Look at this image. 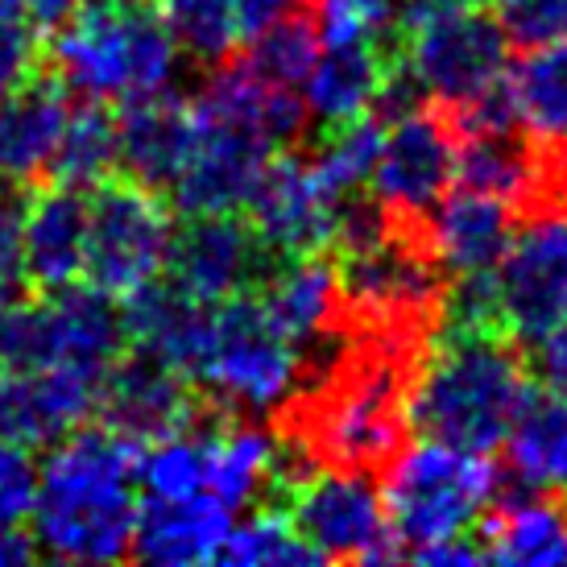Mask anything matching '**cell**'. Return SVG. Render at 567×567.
<instances>
[{"label": "cell", "instance_id": "f6af8a7d", "mask_svg": "<svg viewBox=\"0 0 567 567\" xmlns=\"http://www.w3.org/2000/svg\"><path fill=\"white\" fill-rule=\"evenodd\" d=\"M38 559V543L25 526H0V567H25Z\"/></svg>", "mask_w": 567, "mask_h": 567}, {"label": "cell", "instance_id": "d6a6232c", "mask_svg": "<svg viewBox=\"0 0 567 567\" xmlns=\"http://www.w3.org/2000/svg\"><path fill=\"white\" fill-rule=\"evenodd\" d=\"M216 564L228 567H316L323 564V555L316 547H307L299 530L290 526L286 514L261 509L249 518H233L228 535L220 543Z\"/></svg>", "mask_w": 567, "mask_h": 567}, {"label": "cell", "instance_id": "7c38bea8", "mask_svg": "<svg viewBox=\"0 0 567 567\" xmlns=\"http://www.w3.org/2000/svg\"><path fill=\"white\" fill-rule=\"evenodd\" d=\"M497 328L514 344H530L567 311V216L538 212L509 233L488 269Z\"/></svg>", "mask_w": 567, "mask_h": 567}, {"label": "cell", "instance_id": "bcb514c9", "mask_svg": "<svg viewBox=\"0 0 567 567\" xmlns=\"http://www.w3.org/2000/svg\"><path fill=\"white\" fill-rule=\"evenodd\" d=\"M75 4L80 0H21V13H25L33 30H54L59 21L75 13Z\"/></svg>", "mask_w": 567, "mask_h": 567}, {"label": "cell", "instance_id": "f546056e", "mask_svg": "<svg viewBox=\"0 0 567 567\" xmlns=\"http://www.w3.org/2000/svg\"><path fill=\"white\" fill-rule=\"evenodd\" d=\"M456 183L518 207L538 190L543 171H538V154L514 137V128L473 133V137H456Z\"/></svg>", "mask_w": 567, "mask_h": 567}, {"label": "cell", "instance_id": "d590c367", "mask_svg": "<svg viewBox=\"0 0 567 567\" xmlns=\"http://www.w3.org/2000/svg\"><path fill=\"white\" fill-rule=\"evenodd\" d=\"M158 9L195 63H224L240 42L237 0H158Z\"/></svg>", "mask_w": 567, "mask_h": 567}, {"label": "cell", "instance_id": "cb8c5ba5", "mask_svg": "<svg viewBox=\"0 0 567 567\" xmlns=\"http://www.w3.org/2000/svg\"><path fill=\"white\" fill-rule=\"evenodd\" d=\"M394 63L398 47H319L299 87L307 116L331 128L373 112Z\"/></svg>", "mask_w": 567, "mask_h": 567}, {"label": "cell", "instance_id": "e575fe53", "mask_svg": "<svg viewBox=\"0 0 567 567\" xmlns=\"http://www.w3.org/2000/svg\"><path fill=\"white\" fill-rule=\"evenodd\" d=\"M137 488L142 497H195L204 488V431H166L137 443Z\"/></svg>", "mask_w": 567, "mask_h": 567}, {"label": "cell", "instance_id": "30bf717a", "mask_svg": "<svg viewBox=\"0 0 567 567\" xmlns=\"http://www.w3.org/2000/svg\"><path fill=\"white\" fill-rule=\"evenodd\" d=\"M286 518L299 530L307 547L328 559L348 564H394L402 559L385 502L373 476L361 468H331L319 464L316 473L286 485Z\"/></svg>", "mask_w": 567, "mask_h": 567}, {"label": "cell", "instance_id": "52a82bcc", "mask_svg": "<svg viewBox=\"0 0 567 567\" xmlns=\"http://www.w3.org/2000/svg\"><path fill=\"white\" fill-rule=\"evenodd\" d=\"M406 38H398V63L414 92L435 100L443 112L473 104L502 87L509 71V38L493 9L481 0H447L423 13L402 17Z\"/></svg>", "mask_w": 567, "mask_h": 567}, {"label": "cell", "instance_id": "603a6c76", "mask_svg": "<svg viewBox=\"0 0 567 567\" xmlns=\"http://www.w3.org/2000/svg\"><path fill=\"white\" fill-rule=\"evenodd\" d=\"M187 150V100L171 87L121 104L116 116V171L150 190L171 187Z\"/></svg>", "mask_w": 567, "mask_h": 567}, {"label": "cell", "instance_id": "1f68e13d", "mask_svg": "<svg viewBox=\"0 0 567 567\" xmlns=\"http://www.w3.org/2000/svg\"><path fill=\"white\" fill-rule=\"evenodd\" d=\"M381 137H385V116H378V112H364L357 121L331 125V133L311 154L319 183L336 199H352L361 187H369V174H373L381 154Z\"/></svg>", "mask_w": 567, "mask_h": 567}, {"label": "cell", "instance_id": "ba28073f", "mask_svg": "<svg viewBox=\"0 0 567 567\" xmlns=\"http://www.w3.org/2000/svg\"><path fill=\"white\" fill-rule=\"evenodd\" d=\"M125 352L121 302L92 282L42 290V299L0 302V369L80 364L109 369Z\"/></svg>", "mask_w": 567, "mask_h": 567}, {"label": "cell", "instance_id": "d4e9b609", "mask_svg": "<svg viewBox=\"0 0 567 567\" xmlns=\"http://www.w3.org/2000/svg\"><path fill=\"white\" fill-rule=\"evenodd\" d=\"M286 473L282 443L261 423H216L204 431V488L233 514L252 505Z\"/></svg>", "mask_w": 567, "mask_h": 567}, {"label": "cell", "instance_id": "8d00e7d4", "mask_svg": "<svg viewBox=\"0 0 567 567\" xmlns=\"http://www.w3.org/2000/svg\"><path fill=\"white\" fill-rule=\"evenodd\" d=\"M319 47H398V0H316Z\"/></svg>", "mask_w": 567, "mask_h": 567}, {"label": "cell", "instance_id": "5bb4252c", "mask_svg": "<svg viewBox=\"0 0 567 567\" xmlns=\"http://www.w3.org/2000/svg\"><path fill=\"white\" fill-rule=\"evenodd\" d=\"M344 204L348 199H336L319 183L311 158L278 150L266 162L257 187L249 190L245 212H249V224L261 237V245L282 261V257H307V252L331 249L340 237Z\"/></svg>", "mask_w": 567, "mask_h": 567}, {"label": "cell", "instance_id": "7402d4cb", "mask_svg": "<svg viewBox=\"0 0 567 567\" xmlns=\"http://www.w3.org/2000/svg\"><path fill=\"white\" fill-rule=\"evenodd\" d=\"M121 323H125V344L145 357H158L190 381L212 331V302L190 299L178 286L158 278L121 299Z\"/></svg>", "mask_w": 567, "mask_h": 567}, {"label": "cell", "instance_id": "ab89813d", "mask_svg": "<svg viewBox=\"0 0 567 567\" xmlns=\"http://www.w3.org/2000/svg\"><path fill=\"white\" fill-rule=\"evenodd\" d=\"M33 25L17 13H0V95L13 92L38 63V38Z\"/></svg>", "mask_w": 567, "mask_h": 567}, {"label": "cell", "instance_id": "e0dca14e", "mask_svg": "<svg viewBox=\"0 0 567 567\" xmlns=\"http://www.w3.org/2000/svg\"><path fill=\"white\" fill-rule=\"evenodd\" d=\"M95 410L104 414V426L145 443L166 435V431L190 426V419H195V394H190V381L178 369L133 348L128 357L121 352L109 364Z\"/></svg>", "mask_w": 567, "mask_h": 567}, {"label": "cell", "instance_id": "83f0119b", "mask_svg": "<svg viewBox=\"0 0 567 567\" xmlns=\"http://www.w3.org/2000/svg\"><path fill=\"white\" fill-rule=\"evenodd\" d=\"M505 476L514 488L530 493H567V398L564 394H530L518 419L502 440Z\"/></svg>", "mask_w": 567, "mask_h": 567}, {"label": "cell", "instance_id": "9a60e30c", "mask_svg": "<svg viewBox=\"0 0 567 567\" xmlns=\"http://www.w3.org/2000/svg\"><path fill=\"white\" fill-rule=\"evenodd\" d=\"M274 261L278 257L261 245L249 220H237V212H216L187 216L183 228H174L162 274L190 299L224 302L240 290H257Z\"/></svg>", "mask_w": 567, "mask_h": 567}, {"label": "cell", "instance_id": "484cf974", "mask_svg": "<svg viewBox=\"0 0 567 567\" xmlns=\"http://www.w3.org/2000/svg\"><path fill=\"white\" fill-rule=\"evenodd\" d=\"M257 295L266 302L274 323L295 340L299 348L319 344L331 336L336 319H340V274L323 252H307V257H282V266L274 261L266 282L257 286Z\"/></svg>", "mask_w": 567, "mask_h": 567}, {"label": "cell", "instance_id": "44dd1931", "mask_svg": "<svg viewBox=\"0 0 567 567\" xmlns=\"http://www.w3.org/2000/svg\"><path fill=\"white\" fill-rule=\"evenodd\" d=\"M514 233V204L493 199L473 187H447L443 199L426 212V252L447 274L493 269Z\"/></svg>", "mask_w": 567, "mask_h": 567}, {"label": "cell", "instance_id": "74e56055", "mask_svg": "<svg viewBox=\"0 0 567 567\" xmlns=\"http://www.w3.org/2000/svg\"><path fill=\"white\" fill-rule=\"evenodd\" d=\"M493 17L514 47L567 38V0H493Z\"/></svg>", "mask_w": 567, "mask_h": 567}, {"label": "cell", "instance_id": "6da1fadb", "mask_svg": "<svg viewBox=\"0 0 567 567\" xmlns=\"http://www.w3.org/2000/svg\"><path fill=\"white\" fill-rule=\"evenodd\" d=\"M137 440L112 426L66 431L38 464L30 535L54 564L128 559L137 522Z\"/></svg>", "mask_w": 567, "mask_h": 567}, {"label": "cell", "instance_id": "7bdbcfd3", "mask_svg": "<svg viewBox=\"0 0 567 567\" xmlns=\"http://www.w3.org/2000/svg\"><path fill=\"white\" fill-rule=\"evenodd\" d=\"M406 559H419V564H431V567L488 564L485 543H476L473 535H456V538H440V543H426V547H419V551H410Z\"/></svg>", "mask_w": 567, "mask_h": 567}, {"label": "cell", "instance_id": "2e32d148", "mask_svg": "<svg viewBox=\"0 0 567 567\" xmlns=\"http://www.w3.org/2000/svg\"><path fill=\"white\" fill-rule=\"evenodd\" d=\"M104 373L80 364L0 369V435L30 447L63 440L95 414Z\"/></svg>", "mask_w": 567, "mask_h": 567}, {"label": "cell", "instance_id": "9c48e42d", "mask_svg": "<svg viewBox=\"0 0 567 567\" xmlns=\"http://www.w3.org/2000/svg\"><path fill=\"white\" fill-rule=\"evenodd\" d=\"M174 237V212L162 190L133 178H104L87 199V257L83 278L112 299L158 282Z\"/></svg>", "mask_w": 567, "mask_h": 567}, {"label": "cell", "instance_id": "ee69618b", "mask_svg": "<svg viewBox=\"0 0 567 567\" xmlns=\"http://www.w3.org/2000/svg\"><path fill=\"white\" fill-rule=\"evenodd\" d=\"M307 0H237V21H240V38L257 33L261 25L278 21V17L302 9Z\"/></svg>", "mask_w": 567, "mask_h": 567}, {"label": "cell", "instance_id": "277c9868", "mask_svg": "<svg viewBox=\"0 0 567 567\" xmlns=\"http://www.w3.org/2000/svg\"><path fill=\"white\" fill-rule=\"evenodd\" d=\"M410 364L402 348L378 344L340 364L328 394L302 419V443L331 468H378L406 443Z\"/></svg>", "mask_w": 567, "mask_h": 567}, {"label": "cell", "instance_id": "5b68a950", "mask_svg": "<svg viewBox=\"0 0 567 567\" xmlns=\"http://www.w3.org/2000/svg\"><path fill=\"white\" fill-rule=\"evenodd\" d=\"M497 497V468L485 452H468L443 440L402 443L385 460V518L402 559L440 538L468 535Z\"/></svg>", "mask_w": 567, "mask_h": 567}, {"label": "cell", "instance_id": "4316f807", "mask_svg": "<svg viewBox=\"0 0 567 567\" xmlns=\"http://www.w3.org/2000/svg\"><path fill=\"white\" fill-rule=\"evenodd\" d=\"M505 100L514 128L538 150H567V38L526 47L518 63L505 71Z\"/></svg>", "mask_w": 567, "mask_h": 567}, {"label": "cell", "instance_id": "ac0fdd59", "mask_svg": "<svg viewBox=\"0 0 567 567\" xmlns=\"http://www.w3.org/2000/svg\"><path fill=\"white\" fill-rule=\"evenodd\" d=\"M71 92L54 75L30 71L13 92L0 95V183L4 187H33L50 174L59 154Z\"/></svg>", "mask_w": 567, "mask_h": 567}, {"label": "cell", "instance_id": "4dcf8cb0", "mask_svg": "<svg viewBox=\"0 0 567 567\" xmlns=\"http://www.w3.org/2000/svg\"><path fill=\"white\" fill-rule=\"evenodd\" d=\"M109 174H116V116L109 112V104L83 100L66 116L63 142H59L47 178L59 187L92 190Z\"/></svg>", "mask_w": 567, "mask_h": 567}, {"label": "cell", "instance_id": "ffe728a7", "mask_svg": "<svg viewBox=\"0 0 567 567\" xmlns=\"http://www.w3.org/2000/svg\"><path fill=\"white\" fill-rule=\"evenodd\" d=\"M21 274L38 290H59L83 278L87 257V199L75 187H47L21 207Z\"/></svg>", "mask_w": 567, "mask_h": 567}, {"label": "cell", "instance_id": "60d3db41", "mask_svg": "<svg viewBox=\"0 0 567 567\" xmlns=\"http://www.w3.org/2000/svg\"><path fill=\"white\" fill-rule=\"evenodd\" d=\"M526 348H530V369L543 381V390L567 398V311Z\"/></svg>", "mask_w": 567, "mask_h": 567}, {"label": "cell", "instance_id": "f35d334b", "mask_svg": "<svg viewBox=\"0 0 567 567\" xmlns=\"http://www.w3.org/2000/svg\"><path fill=\"white\" fill-rule=\"evenodd\" d=\"M38 493V456L30 443L0 435V526H25Z\"/></svg>", "mask_w": 567, "mask_h": 567}, {"label": "cell", "instance_id": "836d02e7", "mask_svg": "<svg viewBox=\"0 0 567 567\" xmlns=\"http://www.w3.org/2000/svg\"><path fill=\"white\" fill-rule=\"evenodd\" d=\"M316 54H319L316 21L295 9V13L278 17V21L261 25L257 33H249V50H245L240 63L249 66L257 80L299 92L311 63H316Z\"/></svg>", "mask_w": 567, "mask_h": 567}, {"label": "cell", "instance_id": "8fae6325", "mask_svg": "<svg viewBox=\"0 0 567 567\" xmlns=\"http://www.w3.org/2000/svg\"><path fill=\"white\" fill-rule=\"evenodd\" d=\"M344 261L340 274V299L361 319H373L390 331H406L431 319L443 307V282L435 257L423 240L398 233L390 220L373 237L340 245Z\"/></svg>", "mask_w": 567, "mask_h": 567}, {"label": "cell", "instance_id": "7a4b0ae2", "mask_svg": "<svg viewBox=\"0 0 567 567\" xmlns=\"http://www.w3.org/2000/svg\"><path fill=\"white\" fill-rule=\"evenodd\" d=\"M530 394L526 361L502 328L447 323L419 378H410L406 423L426 440L488 456L502 447Z\"/></svg>", "mask_w": 567, "mask_h": 567}, {"label": "cell", "instance_id": "d6986e66", "mask_svg": "<svg viewBox=\"0 0 567 567\" xmlns=\"http://www.w3.org/2000/svg\"><path fill=\"white\" fill-rule=\"evenodd\" d=\"M233 509L220 505L212 493L195 497H145L137 505L133 543L128 555L154 567H195L212 564L220 555V543L233 526Z\"/></svg>", "mask_w": 567, "mask_h": 567}, {"label": "cell", "instance_id": "8992f818", "mask_svg": "<svg viewBox=\"0 0 567 567\" xmlns=\"http://www.w3.org/2000/svg\"><path fill=\"white\" fill-rule=\"evenodd\" d=\"M302 348L286 336L257 290L212 302V331L190 381L216 406L261 419L299 390Z\"/></svg>", "mask_w": 567, "mask_h": 567}, {"label": "cell", "instance_id": "3957f363", "mask_svg": "<svg viewBox=\"0 0 567 567\" xmlns=\"http://www.w3.org/2000/svg\"><path fill=\"white\" fill-rule=\"evenodd\" d=\"M50 33L54 80L95 104L166 92L183 59L158 0H80Z\"/></svg>", "mask_w": 567, "mask_h": 567}, {"label": "cell", "instance_id": "4fadbf2b", "mask_svg": "<svg viewBox=\"0 0 567 567\" xmlns=\"http://www.w3.org/2000/svg\"><path fill=\"white\" fill-rule=\"evenodd\" d=\"M456 183V133L431 109L394 112L385 121L378 166L369 174L373 204L394 224H419Z\"/></svg>", "mask_w": 567, "mask_h": 567}, {"label": "cell", "instance_id": "b9f144b4", "mask_svg": "<svg viewBox=\"0 0 567 567\" xmlns=\"http://www.w3.org/2000/svg\"><path fill=\"white\" fill-rule=\"evenodd\" d=\"M17 224H21V207L0 190V302L13 299L17 286L25 282V274H21V237H17Z\"/></svg>", "mask_w": 567, "mask_h": 567}, {"label": "cell", "instance_id": "f1b7e54d", "mask_svg": "<svg viewBox=\"0 0 567 567\" xmlns=\"http://www.w3.org/2000/svg\"><path fill=\"white\" fill-rule=\"evenodd\" d=\"M488 564L547 567L567 564V509L555 493L518 488L485 522Z\"/></svg>", "mask_w": 567, "mask_h": 567}]
</instances>
